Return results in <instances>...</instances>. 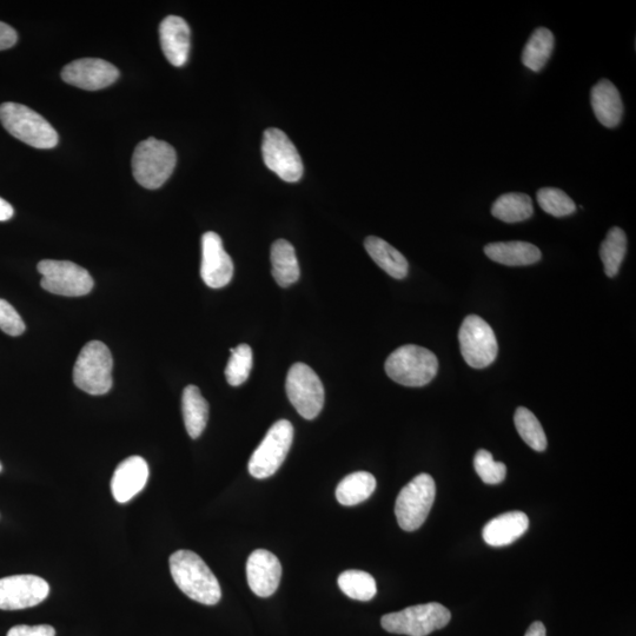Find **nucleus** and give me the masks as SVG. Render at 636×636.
<instances>
[{
    "label": "nucleus",
    "mask_w": 636,
    "mask_h": 636,
    "mask_svg": "<svg viewBox=\"0 0 636 636\" xmlns=\"http://www.w3.org/2000/svg\"><path fill=\"white\" fill-rule=\"evenodd\" d=\"M169 563L172 579L191 600L207 606L220 602V582L200 556L190 551H178L170 556Z\"/></svg>",
    "instance_id": "f257e3e1"
},
{
    "label": "nucleus",
    "mask_w": 636,
    "mask_h": 636,
    "mask_svg": "<svg viewBox=\"0 0 636 636\" xmlns=\"http://www.w3.org/2000/svg\"><path fill=\"white\" fill-rule=\"evenodd\" d=\"M0 122L10 135L32 148L53 149L58 144L57 131L28 106L11 102L0 105Z\"/></svg>",
    "instance_id": "f03ea898"
},
{
    "label": "nucleus",
    "mask_w": 636,
    "mask_h": 636,
    "mask_svg": "<svg viewBox=\"0 0 636 636\" xmlns=\"http://www.w3.org/2000/svg\"><path fill=\"white\" fill-rule=\"evenodd\" d=\"M177 155L167 142L151 137L139 143L132 156V172L143 188H161L174 172Z\"/></svg>",
    "instance_id": "7ed1b4c3"
},
{
    "label": "nucleus",
    "mask_w": 636,
    "mask_h": 636,
    "mask_svg": "<svg viewBox=\"0 0 636 636\" xmlns=\"http://www.w3.org/2000/svg\"><path fill=\"white\" fill-rule=\"evenodd\" d=\"M387 375L406 387H423L434 380L439 361L432 351L407 344L396 349L384 366Z\"/></svg>",
    "instance_id": "20e7f679"
},
{
    "label": "nucleus",
    "mask_w": 636,
    "mask_h": 636,
    "mask_svg": "<svg viewBox=\"0 0 636 636\" xmlns=\"http://www.w3.org/2000/svg\"><path fill=\"white\" fill-rule=\"evenodd\" d=\"M114 359L103 342L85 344L74 368V382L86 394L99 396L108 394L114 384L112 380Z\"/></svg>",
    "instance_id": "39448f33"
},
{
    "label": "nucleus",
    "mask_w": 636,
    "mask_h": 636,
    "mask_svg": "<svg viewBox=\"0 0 636 636\" xmlns=\"http://www.w3.org/2000/svg\"><path fill=\"white\" fill-rule=\"evenodd\" d=\"M450 619L452 614L448 608L437 602H430L384 615L381 625L388 633L427 636L437 629L445 628Z\"/></svg>",
    "instance_id": "423d86ee"
},
{
    "label": "nucleus",
    "mask_w": 636,
    "mask_h": 636,
    "mask_svg": "<svg viewBox=\"0 0 636 636\" xmlns=\"http://www.w3.org/2000/svg\"><path fill=\"white\" fill-rule=\"evenodd\" d=\"M436 496L432 476L420 474L403 487L395 503V514L400 527L414 532L426 522Z\"/></svg>",
    "instance_id": "0eeeda50"
},
{
    "label": "nucleus",
    "mask_w": 636,
    "mask_h": 636,
    "mask_svg": "<svg viewBox=\"0 0 636 636\" xmlns=\"http://www.w3.org/2000/svg\"><path fill=\"white\" fill-rule=\"evenodd\" d=\"M294 440V427L287 420L277 421L268 430L249 461V473L255 479L273 476L283 465Z\"/></svg>",
    "instance_id": "6e6552de"
},
{
    "label": "nucleus",
    "mask_w": 636,
    "mask_h": 636,
    "mask_svg": "<svg viewBox=\"0 0 636 636\" xmlns=\"http://www.w3.org/2000/svg\"><path fill=\"white\" fill-rule=\"evenodd\" d=\"M41 286L51 294L79 297L91 293L95 282L89 271L69 261L44 260L37 265Z\"/></svg>",
    "instance_id": "1a4fd4ad"
},
{
    "label": "nucleus",
    "mask_w": 636,
    "mask_h": 636,
    "mask_svg": "<svg viewBox=\"0 0 636 636\" xmlns=\"http://www.w3.org/2000/svg\"><path fill=\"white\" fill-rule=\"evenodd\" d=\"M286 390L297 413L306 420H314L324 406V387L320 377L307 364L295 363L290 368Z\"/></svg>",
    "instance_id": "9d476101"
},
{
    "label": "nucleus",
    "mask_w": 636,
    "mask_h": 636,
    "mask_svg": "<svg viewBox=\"0 0 636 636\" xmlns=\"http://www.w3.org/2000/svg\"><path fill=\"white\" fill-rule=\"evenodd\" d=\"M459 340L463 359L472 368H486L498 357L499 346L494 331L479 316L469 315L465 318Z\"/></svg>",
    "instance_id": "9b49d317"
},
{
    "label": "nucleus",
    "mask_w": 636,
    "mask_h": 636,
    "mask_svg": "<svg viewBox=\"0 0 636 636\" xmlns=\"http://www.w3.org/2000/svg\"><path fill=\"white\" fill-rule=\"evenodd\" d=\"M262 155L268 169L284 182L296 183L303 176V162L290 138L280 129L269 128L263 135Z\"/></svg>",
    "instance_id": "f8f14e48"
},
{
    "label": "nucleus",
    "mask_w": 636,
    "mask_h": 636,
    "mask_svg": "<svg viewBox=\"0 0 636 636\" xmlns=\"http://www.w3.org/2000/svg\"><path fill=\"white\" fill-rule=\"evenodd\" d=\"M49 594V583L36 575H13L0 579L2 611H21L38 606Z\"/></svg>",
    "instance_id": "ddd939ff"
},
{
    "label": "nucleus",
    "mask_w": 636,
    "mask_h": 636,
    "mask_svg": "<svg viewBox=\"0 0 636 636\" xmlns=\"http://www.w3.org/2000/svg\"><path fill=\"white\" fill-rule=\"evenodd\" d=\"M119 77L115 65L97 58H83L64 66L62 78L76 88L97 91L108 88Z\"/></svg>",
    "instance_id": "4468645a"
},
{
    "label": "nucleus",
    "mask_w": 636,
    "mask_h": 636,
    "mask_svg": "<svg viewBox=\"0 0 636 636\" xmlns=\"http://www.w3.org/2000/svg\"><path fill=\"white\" fill-rule=\"evenodd\" d=\"M201 276L212 289L228 286L234 276L233 260L225 251L222 238L212 231L202 237Z\"/></svg>",
    "instance_id": "2eb2a0df"
},
{
    "label": "nucleus",
    "mask_w": 636,
    "mask_h": 636,
    "mask_svg": "<svg viewBox=\"0 0 636 636\" xmlns=\"http://www.w3.org/2000/svg\"><path fill=\"white\" fill-rule=\"evenodd\" d=\"M247 578L251 591L261 598H269L280 586L282 579L280 560L265 549H257L249 556Z\"/></svg>",
    "instance_id": "dca6fc26"
},
{
    "label": "nucleus",
    "mask_w": 636,
    "mask_h": 636,
    "mask_svg": "<svg viewBox=\"0 0 636 636\" xmlns=\"http://www.w3.org/2000/svg\"><path fill=\"white\" fill-rule=\"evenodd\" d=\"M149 466L141 456H131L119 465L111 480V492L118 503L134 499L147 486Z\"/></svg>",
    "instance_id": "f3484780"
},
{
    "label": "nucleus",
    "mask_w": 636,
    "mask_h": 636,
    "mask_svg": "<svg viewBox=\"0 0 636 636\" xmlns=\"http://www.w3.org/2000/svg\"><path fill=\"white\" fill-rule=\"evenodd\" d=\"M159 39L164 56L180 68L188 62L190 52V28L183 18L169 16L159 25Z\"/></svg>",
    "instance_id": "a211bd4d"
},
{
    "label": "nucleus",
    "mask_w": 636,
    "mask_h": 636,
    "mask_svg": "<svg viewBox=\"0 0 636 636\" xmlns=\"http://www.w3.org/2000/svg\"><path fill=\"white\" fill-rule=\"evenodd\" d=\"M591 103L598 121L608 129L618 127L624 116V103L616 86L608 79H601L593 86Z\"/></svg>",
    "instance_id": "6ab92c4d"
},
{
    "label": "nucleus",
    "mask_w": 636,
    "mask_h": 636,
    "mask_svg": "<svg viewBox=\"0 0 636 636\" xmlns=\"http://www.w3.org/2000/svg\"><path fill=\"white\" fill-rule=\"evenodd\" d=\"M529 528V519L525 513L510 512L496 516L483 528L482 536L487 545L505 547L519 540Z\"/></svg>",
    "instance_id": "aec40b11"
},
{
    "label": "nucleus",
    "mask_w": 636,
    "mask_h": 636,
    "mask_svg": "<svg viewBox=\"0 0 636 636\" xmlns=\"http://www.w3.org/2000/svg\"><path fill=\"white\" fill-rule=\"evenodd\" d=\"M485 254L490 260L508 265V267H525L541 260V251L534 244L521 241L496 242L486 245Z\"/></svg>",
    "instance_id": "412c9836"
},
{
    "label": "nucleus",
    "mask_w": 636,
    "mask_h": 636,
    "mask_svg": "<svg viewBox=\"0 0 636 636\" xmlns=\"http://www.w3.org/2000/svg\"><path fill=\"white\" fill-rule=\"evenodd\" d=\"M367 253L379 267L396 280H403L408 275L409 264L399 250L388 242L376 236H370L364 241Z\"/></svg>",
    "instance_id": "4be33fe9"
},
{
    "label": "nucleus",
    "mask_w": 636,
    "mask_h": 636,
    "mask_svg": "<svg viewBox=\"0 0 636 636\" xmlns=\"http://www.w3.org/2000/svg\"><path fill=\"white\" fill-rule=\"evenodd\" d=\"M270 258L273 264V276L278 286L282 288L293 286L301 275L294 245L287 240H277L271 247Z\"/></svg>",
    "instance_id": "5701e85b"
},
{
    "label": "nucleus",
    "mask_w": 636,
    "mask_h": 636,
    "mask_svg": "<svg viewBox=\"0 0 636 636\" xmlns=\"http://www.w3.org/2000/svg\"><path fill=\"white\" fill-rule=\"evenodd\" d=\"M182 410L185 428L191 439H198L207 427L209 403L204 399L200 388L188 386L182 397Z\"/></svg>",
    "instance_id": "b1692460"
},
{
    "label": "nucleus",
    "mask_w": 636,
    "mask_h": 636,
    "mask_svg": "<svg viewBox=\"0 0 636 636\" xmlns=\"http://www.w3.org/2000/svg\"><path fill=\"white\" fill-rule=\"evenodd\" d=\"M375 489L376 479L373 474L356 472L340 482L336 489V498L342 506H356L368 500Z\"/></svg>",
    "instance_id": "393cba45"
},
{
    "label": "nucleus",
    "mask_w": 636,
    "mask_h": 636,
    "mask_svg": "<svg viewBox=\"0 0 636 636\" xmlns=\"http://www.w3.org/2000/svg\"><path fill=\"white\" fill-rule=\"evenodd\" d=\"M555 38L547 28H539L533 32L522 52V63L529 70L540 72L545 68L554 50Z\"/></svg>",
    "instance_id": "a878e982"
},
{
    "label": "nucleus",
    "mask_w": 636,
    "mask_h": 636,
    "mask_svg": "<svg viewBox=\"0 0 636 636\" xmlns=\"http://www.w3.org/2000/svg\"><path fill=\"white\" fill-rule=\"evenodd\" d=\"M534 214L532 198L521 192H509L496 200L492 215L505 223L527 221Z\"/></svg>",
    "instance_id": "bb28decb"
},
{
    "label": "nucleus",
    "mask_w": 636,
    "mask_h": 636,
    "mask_svg": "<svg viewBox=\"0 0 636 636\" xmlns=\"http://www.w3.org/2000/svg\"><path fill=\"white\" fill-rule=\"evenodd\" d=\"M627 253V236L620 228H612L608 231L605 241L600 247V257L604 263L605 273L608 277L618 275L622 262Z\"/></svg>",
    "instance_id": "cd10ccee"
},
{
    "label": "nucleus",
    "mask_w": 636,
    "mask_h": 636,
    "mask_svg": "<svg viewBox=\"0 0 636 636\" xmlns=\"http://www.w3.org/2000/svg\"><path fill=\"white\" fill-rule=\"evenodd\" d=\"M514 422L522 440L536 452H545L548 442L545 430L536 416L525 407L516 409Z\"/></svg>",
    "instance_id": "c85d7f7f"
},
{
    "label": "nucleus",
    "mask_w": 636,
    "mask_h": 636,
    "mask_svg": "<svg viewBox=\"0 0 636 636\" xmlns=\"http://www.w3.org/2000/svg\"><path fill=\"white\" fill-rule=\"evenodd\" d=\"M339 587L350 599L367 602L377 593L376 581L369 573L347 571L339 576Z\"/></svg>",
    "instance_id": "c756f323"
},
{
    "label": "nucleus",
    "mask_w": 636,
    "mask_h": 636,
    "mask_svg": "<svg viewBox=\"0 0 636 636\" xmlns=\"http://www.w3.org/2000/svg\"><path fill=\"white\" fill-rule=\"evenodd\" d=\"M230 360L225 368V377L230 386H242L249 379L253 369V350L248 344H240L237 348L230 349Z\"/></svg>",
    "instance_id": "7c9ffc66"
},
{
    "label": "nucleus",
    "mask_w": 636,
    "mask_h": 636,
    "mask_svg": "<svg viewBox=\"0 0 636 636\" xmlns=\"http://www.w3.org/2000/svg\"><path fill=\"white\" fill-rule=\"evenodd\" d=\"M541 209L554 217L574 214L576 205L566 192L556 188H542L536 194Z\"/></svg>",
    "instance_id": "2f4dec72"
},
{
    "label": "nucleus",
    "mask_w": 636,
    "mask_h": 636,
    "mask_svg": "<svg viewBox=\"0 0 636 636\" xmlns=\"http://www.w3.org/2000/svg\"><path fill=\"white\" fill-rule=\"evenodd\" d=\"M474 468L477 475L487 485H499L506 479L507 467L505 463L495 462L493 455L485 449L479 450L474 457Z\"/></svg>",
    "instance_id": "473e14b6"
},
{
    "label": "nucleus",
    "mask_w": 636,
    "mask_h": 636,
    "mask_svg": "<svg viewBox=\"0 0 636 636\" xmlns=\"http://www.w3.org/2000/svg\"><path fill=\"white\" fill-rule=\"evenodd\" d=\"M25 323L17 310L9 302L0 298V330L10 336H21L25 331Z\"/></svg>",
    "instance_id": "72a5a7b5"
},
{
    "label": "nucleus",
    "mask_w": 636,
    "mask_h": 636,
    "mask_svg": "<svg viewBox=\"0 0 636 636\" xmlns=\"http://www.w3.org/2000/svg\"><path fill=\"white\" fill-rule=\"evenodd\" d=\"M6 636H56V631L49 625H22L11 628Z\"/></svg>",
    "instance_id": "f704fd0d"
},
{
    "label": "nucleus",
    "mask_w": 636,
    "mask_h": 636,
    "mask_svg": "<svg viewBox=\"0 0 636 636\" xmlns=\"http://www.w3.org/2000/svg\"><path fill=\"white\" fill-rule=\"evenodd\" d=\"M18 41L15 29L10 25L0 22V51L11 49Z\"/></svg>",
    "instance_id": "c9c22d12"
},
{
    "label": "nucleus",
    "mask_w": 636,
    "mask_h": 636,
    "mask_svg": "<svg viewBox=\"0 0 636 636\" xmlns=\"http://www.w3.org/2000/svg\"><path fill=\"white\" fill-rule=\"evenodd\" d=\"M13 214H15V211H13L11 204L0 198V222L11 220Z\"/></svg>",
    "instance_id": "e433bc0d"
},
{
    "label": "nucleus",
    "mask_w": 636,
    "mask_h": 636,
    "mask_svg": "<svg viewBox=\"0 0 636 636\" xmlns=\"http://www.w3.org/2000/svg\"><path fill=\"white\" fill-rule=\"evenodd\" d=\"M525 636H547L545 625L540 621H535L532 626L528 628Z\"/></svg>",
    "instance_id": "4c0bfd02"
},
{
    "label": "nucleus",
    "mask_w": 636,
    "mask_h": 636,
    "mask_svg": "<svg viewBox=\"0 0 636 636\" xmlns=\"http://www.w3.org/2000/svg\"><path fill=\"white\" fill-rule=\"evenodd\" d=\"M2 470H3V466H2V463H0V473H2Z\"/></svg>",
    "instance_id": "58836bf2"
}]
</instances>
